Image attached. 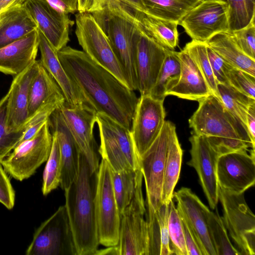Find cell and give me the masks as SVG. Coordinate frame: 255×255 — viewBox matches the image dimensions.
<instances>
[{
    "mask_svg": "<svg viewBox=\"0 0 255 255\" xmlns=\"http://www.w3.org/2000/svg\"><path fill=\"white\" fill-rule=\"evenodd\" d=\"M40 65L35 60L17 75L14 76L9 90L6 109V128L9 132L23 130L27 121L30 84Z\"/></svg>",
    "mask_w": 255,
    "mask_h": 255,
    "instance_id": "obj_21",
    "label": "cell"
},
{
    "mask_svg": "<svg viewBox=\"0 0 255 255\" xmlns=\"http://www.w3.org/2000/svg\"><path fill=\"white\" fill-rule=\"evenodd\" d=\"M120 255V252L118 245H116L114 246L107 247V248L100 250H97L94 255Z\"/></svg>",
    "mask_w": 255,
    "mask_h": 255,
    "instance_id": "obj_51",
    "label": "cell"
},
{
    "mask_svg": "<svg viewBox=\"0 0 255 255\" xmlns=\"http://www.w3.org/2000/svg\"><path fill=\"white\" fill-rule=\"evenodd\" d=\"M177 55L181 66L180 78L177 84L166 92V96L173 95L198 101L212 94L202 73L186 51L183 49L177 52Z\"/></svg>",
    "mask_w": 255,
    "mask_h": 255,
    "instance_id": "obj_25",
    "label": "cell"
},
{
    "mask_svg": "<svg viewBox=\"0 0 255 255\" xmlns=\"http://www.w3.org/2000/svg\"><path fill=\"white\" fill-rule=\"evenodd\" d=\"M75 22L76 36L83 51L128 87L108 36L93 15L88 12H78Z\"/></svg>",
    "mask_w": 255,
    "mask_h": 255,
    "instance_id": "obj_8",
    "label": "cell"
},
{
    "mask_svg": "<svg viewBox=\"0 0 255 255\" xmlns=\"http://www.w3.org/2000/svg\"><path fill=\"white\" fill-rule=\"evenodd\" d=\"M142 179L140 168L120 172L112 170L113 186L120 215L130 203Z\"/></svg>",
    "mask_w": 255,
    "mask_h": 255,
    "instance_id": "obj_34",
    "label": "cell"
},
{
    "mask_svg": "<svg viewBox=\"0 0 255 255\" xmlns=\"http://www.w3.org/2000/svg\"><path fill=\"white\" fill-rule=\"evenodd\" d=\"M217 89L220 101L247 130L248 109L251 104L255 103V99L251 98L229 84H218Z\"/></svg>",
    "mask_w": 255,
    "mask_h": 255,
    "instance_id": "obj_35",
    "label": "cell"
},
{
    "mask_svg": "<svg viewBox=\"0 0 255 255\" xmlns=\"http://www.w3.org/2000/svg\"><path fill=\"white\" fill-rule=\"evenodd\" d=\"M183 150L179 143L175 125L171 123L168 132L162 188V204L173 199L175 187L178 181L182 160Z\"/></svg>",
    "mask_w": 255,
    "mask_h": 255,
    "instance_id": "obj_27",
    "label": "cell"
},
{
    "mask_svg": "<svg viewBox=\"0 0 255 255\" xmlns=\"http://www.w3.org/2000/svg\"><path fill=\"white\" fill-rule=\"evenodd\" d=\"M209 232L216 255H239L231 243L227 231L216 209V212L210 210L207 218Z\"/></svg>",
    "mask_w": 255,
    "mask_h": 255,
    "instance_id": "obj_37",
    "label": "cell"
},
{
    "mask_svg": "<svg viewBox=\"0 0 255 255\" xmlns=\"http://www.w3.org/2000/svg\"><path fill=\"white\" fill-rule=\"evenodd\" d=\"M133 17L136 24L134 43L137 90L140 96L149 95L156 81L166 48L148 35L139 25L134 14Z\"/></svg>",
    "mask_w": 255,
    "mask_h": 255,
    "instance_id": "obj_15",
    "label": "cell"
},
{
    "mask_svg": "<svg viewBox=\"0 0 255 255\" xmlns=\"http://www.w3.org/2000/svg\"><path fill=\"white\" fill-rule=\"evenodd\" d=\"M95 206L99 244L107 247L117 245L120 215L113 186L112 170L103 159L97 171Z\"/></svg>",
    "mask_w": 255,
    "mask_h": 255,
    "instance_id": "obj_7",
    "label": "cell"
},
{
    "mask_svg": "<svg viewBox=\"0 0 255 255\" xmlns=\"http://www.w3.org/2000/svg\"><path fill=\"white\" fill-rule=\"evenodd\" d=\"M39 45L38 28L22 38L0 48V72L15 76L35 60Z\"/></svg>",
    "mask_w": 255,
    "mask_h": 255,
    "instance_id": "obj_24",
    "label": "cell"
},
{
    "mask_svg": "<svg viewBox=\"0 0 255 255\" xmlns=\"http://www.w3.org/2000/svg\"><path fill=\"white\" fill-rule=\"evenodd\" d=\"M57 10L66 14L78 11V0H44Z\"/></svg>",
    "mask_w": 255,
    "mask_h": 255,
    "instance_id": "obj_48",
    "label": "cell"
},
{
    "mask_svg": "<svg viewBox=\"0 0 255 255\" xmlns=\"http://www.w3.org/2000/svg\"><path fill=\"white\" fill-rule=\"evenodd\" d=\"M189 141L191 159L187 164L196 171L209 205L212 209H215L219 201L216 171L220 154L204 136L192 133Z\"/></svg>",
    "mask_w": 255,
    "mask_h": 255,
    "instance_id": "obj_18",
    "label": "cell"
},
{
    "mask_svg": "<svg viewBox=\"0 0 255 255\" xmlns=\"http://www.w3.org/2000/svg\"><path fill=\"white\" fill-rule=\"evenodd\" d=\"M24 4L37 24L38 29L58 52L70 41L69 29L73 25L68 14L44 0H25Z\"/></svg>",
    "mask_w": 255,
    "mask_h": 255,
    "instance_id": "obj_19",
    "label": "cell"
},
{
    "mask_svg": "<svg viewBox=\"0 0 255 255\" xmlns=\"http://www.w3.org/2000/svg\"><path fill=\"white\" fill-rule=\"evenodd\" d=\"M90 0H78V12H87Z\"/></svg>",
    "mask_w": 255,
    "mask_h": 255,
    "instance_id": "obj_52",
    "label": "cell"
},
{
    "mask_svg": "<svg viewBox=\"0 0 255 255\" xmlns=\"http://www.w3.org/2000/svg\"><path fill=\"white\" fill-rule=\"evenodd\" d=\"M207 51L212 70L218 84H229L226 72L229 65L207 45Z\"/></svg>",
    "mask_w": 255,
    "mask_h": 255,
    "instance_id": "obj_45",
    "label": "cell"
},
{
    "mask_svg": "<svg viewBox=\"0 0 255 255\" xmlns=\"http://www.w3.org/2000/svg\"><path fill=\"white\" fill-rule=\"evenodd\" d=\"M198 107L189 120L192 133L204 136L221 154L255 149L248 130L213 94L198 101Z\"/></svg>",
    "mask_w": 255,
    "mask_h": 255,
    "instance_id": "obj_3",
    "label": "cell"
},
{
    "mask_svg": "<svg viewBox=\"0 0 255 255\" xmlns=\"http://www.w3.org/2000/svg\"><path fill=\"white\" fill-rule=\"evenodd\" d=\"M60 107L51 113L47 122L58 144L62 165L60 186L65 191L78 175L81 153L64 120Z\"/></svg>",
    "mask_w": 255,
    "mask_h": 255,
    "instance_id": "obj_22",
    "label": "cell"
},
{
    "mask_svg": "<svg viewBox=\"0 0 255 255\" xmlns=\"http://www.w3.org/2000/svg\"><path fill=\"white\" fill-rule=\"evenodd\" d=\"M60 109L80 153L86 158L91 170L96 171L100 164L99 149L94 134L96 113L87 105L71 107L65 103Z\"/></svg>",
    "mask_w": 255,
    "mask_h": 255,
    "instance_id": "obj_16",
    "label": "cell"
},
{
    "mask_svg": "<svg viewBox=\"0 0 255 255\" xmlns=\"http://www.w3.org/2000/svg\"><path fill=\"white\" fill-rule=\"evenodd\" d=\"M176 209L197 237L205 255H216L208 227V208L190 188L182 187L173 193Z\"/></svg>",
    "mask_w": 255,
    "mask_h": 255,
    "instance_id": "obj_20",
    "label": "cell"
},
{
    "mask_svg": "<svg viewBox=\"0 0 255 255\" xmlns=\"http://www.w3.org/2000/svg\"><path fill=\"white\" fill-rule=\"evenodd\" d=\"M221 154L217 163L219 187L232 193L241 194L255 183V153L252 149Z\"/></svg>",
    "mask_w": 255,
    "mask_h": 255,
    "instance_id": "obj_14",
    "label": "cell"
},
{
    "mask_svg": "<svg viewBox=\"0 0 255 255\" xmlns=\"http://www.w3.org/2000/svg\"><path fill=\"white\" fill-rule=\"evenodd\" d=\"M231 33L240 49L247 56L255 59V20Z\"/></svg>",
    "mask_w": 255,
    "mask_h": 255,
    "instance_id": "obj_43",
    "label": "cell"
},
{
    "mask_svg": "<svg viewBox=\"0 0 255 255\" xmlns=\"http://www.w3.org/2000/svg\"><path fill=\"white\" fill-rule=\"evenodd\" d=\"M120 3L132 10L145 12V10L141 0H90L87 12L91 13L103 9L111 2Z\"/></svg>",
    "mask_w": 255,
    "mask_h": 255,
    "instance_id": "obj_46",
    "label": "cell"
},
{
    "mask_svg": "<svg viewBox=\"0 0 255 255\" xmlns=\"http://www.w3.org/2000/svg\"><path fill=\"white\" fill-rule=\"evenodd\" d=\"M163 102L149 95L138 98L131 128V133L139 158L159 135L165 122Z\"/></svg>",
    "mask_w": 255,
    "mask_h": 255,
    "instance_id": "obj_17",
    "label": "cell"
},
{
    "mask_svg": "<svg viewBox=\"0 0 255 255\" xmlns=\"http://www.w3.org/2000/svg\"><path fill=\"white\" fill-rule=\"evenodd\" d=\"M247 128L252 143L255 146V103L249 108L247 117Z\"/></svg>",
    "mask_w": 255,
    "mask_h": 255,
    "instance_id": "obj_49",
    "label": "cell"
},
{
    "mask_svg": "<svg viewBox=\"0 0 255 255\" xmlns=\"http://www.w3.org/2000/svg\"><path fill=\"white\" fill-rule=\"evenodd\" d=\"M40 62L56 81L61 90L65 103L71 107L87 105V102L77 85L69 78L57 55V51L38 29Z\"/></svg>",
    "mask_w": 255,
    "mask_h": 255,
    "instance_id": "obj_23",
    "label": "cell"
},
{
    "mask_svg": "<svg viewBox=\"0 0 255 255\" xmlns=\"http://www.w3.org/2000/svg\"><path fill=\"white\" fill-rule=\"evenodd\" d=\"M169 203H163L148 223V255H171L168 233Z\"/></svg>",
    "mask_w": 255,
    "mask_h": 255,
    "instance_id": "obj_31",
    "label": "cell"
},
{
    "mask_svg": "<svg viewBox=\"0 0 255 255\" xmlns=\"http://www.w3.org/2000/svg\"><path fill=\"white\" fill-rule=\"evenodd\" d=\"M100 144L98 149L102 159L115 172L140 168L129 129L102 113H96Z\"/></svg>",
    "mask_w": 255,
    "mask_h": 255,
    "instance_id": "obj_5",
    "label": "cell"
},
{
    "mask_svg": "<svg viewBox=\"0 0 255 255\" xmlns=\"http://www.w3.org/2000/svg\"><path fill=\"white\" fill-rule=\"evenodd\" d=\"M180 216V215H179ZM188 255H205L192 229L181 216Z\"/></svg>",
    "mask_w": 255,
    "mask_h": 255,
    "instance_id": "obj_47",
    "label": "cell"
},
{
    "mask_svg": "<svg viewBox=\"0 0 255 255\" xmlns=\"http://www.w3.org/2000/svg\"><path fill=\"white\" fill-rule=\"evenodd\" d=\"M203 0H141L145 13L177 23Z\"/></svg>",
    "mask_w": 255,
    "mask_h": 255,
    "instance_id": "obj_32",
    "label": "cell"
},
{
    "mask_svg": "<svg viewBox=\"0 0 255 255\" xmlns=\"http://www.w3.org/2000/svg\"><path fill=\"white\" fill-rule=\"evenodd\" d=\"M229 7V33L255 19V0H223Z\"/></svg>",
    "mask_w": 255,
    "mask_h": 255,
    "instance_id": "obj_39",
    "label": "cell"
},
{
    "mask_svg": "<svg viewBox=\"0 0 255 255\" xmlns=\"http://www.w3.org/2000/svg\"><path fill=\"white\" fill-rule=\"evenodd\" d=\"M206 43L229 65L255 76V59L240 49L231 33H218Z\"/></svg>",
    "mask_w": 255,
    "mask_h": 255,
    "instance_id": "obj_28",
    "label": "cell"
},
{
    "mask_svg": "<svg viewBox=\"0 0 255 255\" xmlns=\"http://www.w3.org/2000/svg\"><path fill=\"white\" fill-rule=\"evenodd\" d=\"M207 47L206 42L192 40L186 43L183 49L186 51L196 64L212 94L220 100L217 89L218 83L212 70L207 54Z\"/></svg>",
    "mask_w": 255,
    "mask_h": 255,
    "instance_id": "obj_36",
    "label": "cell"
},
{
    "mask_svg": "<svg viewBox=\"0 0 255 255\" xmlns=\"http://www.w3.org/2000/svg\"><path fill=\"white\" fill-rule=\"evenodd\" d=\"M47 121L33 137L18 144L0 161L14 179L22 181L29 178L47 161L52 143Z\"/></svg>",
    "mask_w": 255,
    "mask_h": 255,
    "instance_id": "obj_9",
    "label": "cell"
},
{
    "mask_svg": "<svg viewBox=\"0 0 255 255\" xmlns=\"http://www.w3.org/2000/svg\"><path fill=\"white\" fill-rule=\"evenodd\" d=\"M219 200L223 223L240 255L255 254V216L247 204L244 193L229 192L219 187Z\"/></svg>",
    "mask_w": 255,
    "mask_h": 255,
    "instance_id": "obj_6",
    "label": "cell"
},
{
    "mask_svg": "<svg viewBox=\"0 0 255 255\" xmlns=\"http://www.w3.org/2000/svg\"><path fill=\"white\" fill-rule=\"evenodd\" d=\"M15 191L0 162V203L7 209L13 208L15 203Z\"/></svg>",
    "mask_w": 255,
    "mask_h": 255,
    "instance_id": "obj_44",
    "label": "cell"
},
{
    "mask_svg": "<svg viewBox=\"0 0 255 255\" xmlns=\"http://www.w3.org/2000/svg\"><path fill=\"white\" fill-rule=\"evenodd\" d=\"M133 14L145 33L160 46L170 50L177 47L179 41L177 23L145 12L133 11Z\"/></svg>",
    "mask_w": 255,
    "mask_h": 255,
    "instance_id": "obj_29",
    "label": "cell"
},
{
    "mask_svg": "<svg viewBox=\"0 0 255 255\" xmlns=\"http://www.w3.org/2000/svg\"><path fill=\"white\" fill-rule=\"evenodd\" d=\"M168 224L172 255H188L181 220L172 200L169 204Z\"/></svg>",
    "mask_w": 255,
    "mask_h": 255,
    "instance_id": "obj_40",
    "label": "cell"
},
{
    "mask_svg": "<svg viewBox=\"0 0 255 255\" xmlns=\"http://www.w3.org/2000/svg\"><path fill=\"white\" fill-rule=\"evenodd\" d=\"M171 122L165 121L159 135L139 158L146 189V220L150 222L162 204L161 195L168 132Z\"/></svg>",
    "mask_w": 255,
    "mask_h": 255,
    "instance_id": "obj_11",
    "label": "cell"
},
{
    "mask_svg": "<svg viewBox=\"0 0 255 255\" xmlns=\"http://www.w3.org/2000/svg\"><path fill=\"white\" fill-rule=\"evenodd\" d=\"M107 34L130 89H137L134 35L136 29L133 10L117 2L91 13Z\"/></svg>",
    "mask_w": 255,
    "mask_h": 255,
    "instance_id": "obj_4",
    "label": "cell"
},
{
    "mask_svg": "<svg viewBox=\"0 0 255 255\" xmlns=\"http://www.w3.org/2000/svg\"><path fill=\"white\" fill-rule=\"evenodd\" d=\"M61 96L64 97L60 87L40 62L38 71L29 88L28 119L43 105Z\"/></svg>",
    "mask_w": 255,
    "mask_h": 255,
    "instance_id": "obj_30",
    "label": "cell"
},
{
    "mask_svg": "<svg viewBox=\"0 0 255 255\" xmlns=\"http://www.w3.org/2000/svg\"><path fill=\"white\" fill-rule=\"evenodd\" d=\"M226 76L229 85L251 98L255 99V76L230 65L226 70Z\"/></svg>",
    "mask_w": 255,
    "mask_h": 255,
    "instance_id": "obj_42",
    "label": "cell"
},
{
    "mask_svg": "<svg viewBox=\"0 0 255 255\" xmlns=\"http://www.w3.org/2000/svg\"><path fill=\"white\" fill-rule=\"evenodd\" d=\"M179 24L192 40L206 42L218 33L229 32L228 5L223 0H203Z\"/></svg>",
    "mask_w": 255,
    "mask_h": 255,
    "instance_id": "obj_13",
    "label": "cell"
},
{
    "mask_svg": "<svg viewBox=\"0 0 255 255\" xmlns=\"http://www.w3.org/2000/svg\"><path fill=\"white\" fill-rule=\"evenodd\" d=\"M8 94L0 100V161L16 146L24 129L9 132L6 128V109Z\"/></svg>",
    "mask_w": 255,
    "mask_h": 255,
    "instance_id": "obj_41",
    "label": "cell"
},
{
    "mask_svg": "<svg viewBox=\"0 0 255 255\" xmlns=\"http://www.w3.org/2000/svg\"><path fill=\"white\" fill-rule=\"evenodd\" d=\"M180 72L177 52L166 49L165 56L156 81L149 95L154 99L164 101L166 92L178 83Z\"/></svg>",
    "mask_w": 255,
    "mask_h": 255,
    "instance_id": "obj_33",
    "label": "cell"
},
{
    "mask_svg": "<svg viewBox=\"0 0 255 255\" xmlns=\"http://www.w3.org/2000/svg\"><path fill=\"white\" fill-rule=\"evenodd\" d=\"M97 171L91 170L80 153L78 175L64 191V206L77 255H94L100 244L95 206Z\"/></svg>",
    "mask_w": 255,
    "mask_h": 255,
    "instance_id": "obj_2",
    "label": "cell"
},
{
    "mask_svg": "<svg viewBox=\"0 0 255 255\" xmlns=\"http://www.w3.org/2000/svg\"><path fill=\"white\" fill-rule=\"evenodd\" d=\"M26 255H77L64 205L35 230Z\"/></svg>",
    "mask_w": 255,
    "mask_h": 255,
    "instance_id": "obj_10",
    "label": "cell"
},
{
    "mask_svg": "<svg viewBox=\"0 0 255 255\" xmlns=\"http://www.w3.org/2000/svg\"><path fill=\"white\" fill-rule=\"evenodd\" d=\"M25 0H0V14L15 6L24 3Z\"/></svg>",
    "mask_w": 255,
    "mask_h": 255,
    "instance_id": "obj_50",
    "label": "cell"
},
{
    "mask_svg": "<svg viewBox=\"0 0 255 255\" xmlns=\"http://www.w3.org/2000/svg\"><path fill=\"white\" fill-rule=\"evenodd\" d=\"M57 55L87 105L96 113L108 116L130 130L138 101L134 91L83 51L66 46Z\"/></svg>",
    "mask_w": 255,
    "mask_h": 255,
    "instance_id": "obj_1",
    "label": "cell"
},
{
    "mask_svg": "<svg viewBox=\"0 0 255 255\" xmlns=\"http://www.w3.org/2000/svg\"><path fill=\"white\" fill-rule=\"evenodd\" d=\"M52 135V143L49 156L43 173L42 192L46 196L60 184L62 165L58 144L56 136Z\"/></svg>",
    "mask_w": 255,
    "mask_h": 255,
    "instance_id": "obj_38",
    "label": "cell"
},
{
    "mask_svg": "<svg viewBox=\"0 0 255 255\" xmlns=\"http://www.w3.org/2000/svg\"><path fill=\"white\" fill-rule=\"evenodd\" d=\"M142 184L137 188L129 204L120 214V255H148V224Z\"/></svg>",
    "mask_w": 255,
    "mask_h": 255,
    "instance_id": "obj_12",
    "label": "cell"
},
{
    "mask_svg": "<svg viewBox=\"0 0 255 255\" xmlns=\"http://www.w3.org/2000/svg\"><path fill=\"white\" fill-rule=\"evenodd\" d=\"M38 28L24 3L0 14V48L19 40Z\"/></svg>",
    "mask_w": 255,
    "mask_h": 255,
    "instance_id": "obj_26",
    "label": "cell"
}]
</instances>
